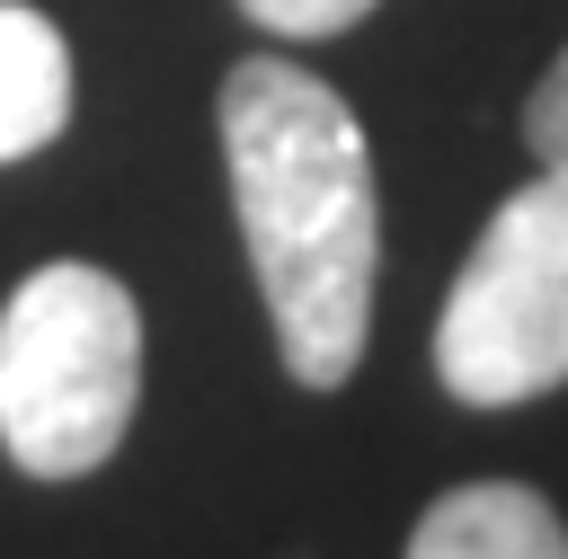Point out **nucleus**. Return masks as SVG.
I'll return each mask as SVG.
<instances>
[{
    "mask_svg": "<svg viewBox=\"0 0 568 559\" xmlns=\"http://www.w3.org/2000/svg\"><path fill=\"white\" fill-rule=\"evenodd\" d=\"M399 559H568V524L524 479H462L417 515Z\"/></svg>",
    "mask_w": 568,
    "mask_h": 559,
    "instance_id": "4",
    "label": "nucleus"
},
{
    "mask_svg": "<svg viewBox=\"0 0 568 559\" xmlns=\"http://www.w3.org/2000/svg\"><path fill=\"white\" fill-rule=\"evenodd\" d=\"M435 382L462 408H515L568 382V169L524 177L470 240L435 311Z\"/></svg>",
    "mask_w": 568,
    "mask_h": 559,
    "instance_id": "3",
    "label": "nucleus"
},
{
    "mask_svg": "<svg viewBox=\"0 0 568 559\" xmlns=\"http://www.w3.org/2000/svg\"><path fill=\"white\" fill-rule=\"evenodd\" d=\"M266 35H346V27H364L382 0H240Z\"/></svg>",
    "mask_w": 568,
    "mask_h": 559,
    "instance_id": "6",
    "label": "nucleus"
},
{
    "mask_svg": "<svg viewBox=\"0 0 568 559\" xmlns=\"http://www.w3.org/2000/svg\"><path fill=\"white\" fill-rule=\"evenodd\" d=\"M71 124V53L62 27L27 0H0V169L36 160Z\"/></svg>",
    "mask_w": 568,
    "mask_h": 559,
    "instance_id": "5",
    "label": "nucleus"
},
{
    "mask_svg": "<svg viewBox=\"0 0 568 559\" xmlns=\"http://www.w3.org/2000/svg\"><path fill=\"white\" fill-rule=\"evenodd\" d=\"M524 142H532L541 169H568V44H559V62L532 80V98H524Z\"/></svg>",
    "mask_w": 568,
    "mask_h": 559,
    "instance_id": "7",
    "label": "nucleus"
},
{
    "mask_svg": "<svg viewBox=\"0 0 568 559\" xmlns=\"http://www.w3.org/2000/svg\"><path fill=\"white\" fill-rule=\"evenodd\" d=\"M142 399V311L133 293L89 266H36L0 311V453L27 479H89Z\"/></svg>",
    "mask_w": 568,
    "mask_h": 559,
    "instance_id": "2",
    "label": "nucleus"
},
{
    "mask_svg": "<svg viewBox=\"0 0 568 559\" xmlns=\"http://www.w3.org/2000/svg\"><path fill=\"white\" fill-rule=\"evenodd\" d=\"M213 115L248 275L275 319V355L302 390H346L373 346V284H382L373 142L355 106L284 53L231 62Z\"/></svg>",
    "mask_w": 568,
    "mask_h": 559,
    "instance_id": "1",
    "label": "nucleus"
}]
</instances>
